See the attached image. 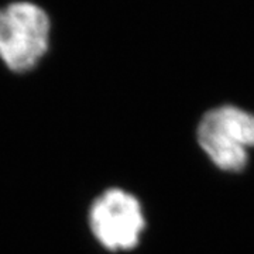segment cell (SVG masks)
I'll return each instance as SVG.
<instances>
[{
  "instance_id": "7a4b0ae2",
  "label": "cell",
  "mask_w": 254,
  "mask_h": 254,
  "mask_svg": "<svg viewBox=\"0 0 254 254\" xmlns=\"http://www.w3.org/2000/svg\"><path fill=\"white\" fill-rule=\"evenodd\" d=\"M196 137L200 148L218 168L243 171L249 148H254V115L232 105L208 110L200 119Z\"/></svg>"
},
{
  "instance_id": "3957f363",
  "label": "cell",
  "mask_w": 254,
  "mask_h": 254,
  "mask_svg": "<svg viewBox=\"0 0 254 254\" xmlns=\"http://www.w3.org/2000/svg\"><path fill=\"white\" fill-rule=\"evenodd\" d=\"M88 219L96 242L113 253L136 249L145 229L140 200L120 188L102 192L92 202Z\"/></svg>"
},
{
  "instance_id": "6da1fadb",
  "label": "cell",
  "mask_w": 254,
  "mask_h": 254,
  "mask_svg": "<svg viewBox=\"0 0 254 254\" xmlns=\"http://www.w3.org/2000/svg\"><path fill=\"white\" fill-rule=\"evenodd\" d=\"M51 20L33 1L20 0L0 7V61L11 72L33 71L50 48Z\"/></svg>"
}]
</instances>
